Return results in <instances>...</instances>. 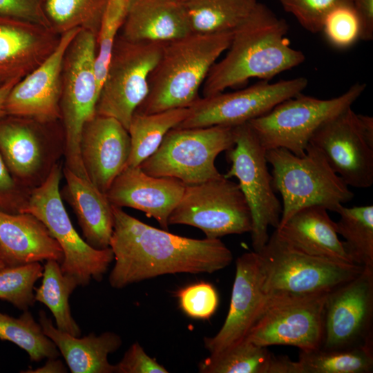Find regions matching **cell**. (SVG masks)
Here are the masks:
<instances>
[{"label": "cell", "mask_w": 373, "mask_h": 373, "mask_svg": "<svg viewBox=\"0 0 373 373\" xmlns=\"http://www.w3.org/2000/svg\"><path fill=\"white\" fill-rule=\"evenodd\" d=\"M268 373H301L297 361H291L287 356L273 355Z\"/></svg>", "instance_id": "45"}, {"label": "cell", "mask_w": 373, "mask_h": 373, "mask_svg": "<svg viewBox=\"0 0 373 373\" xmlns=\"http://www.w3.org/2000/svg\"><path fill=\"white\" fill-rule=\"evenodd\" d=\"M275 231L289 245L303 253L354 264L338 238L336 222L322 206H310L297 211Z\"/></svg>", "instance_id": "24"}, {"label": "cell", "mask_w": 373, "mask_h": 373, "mask_svg": "<svg viewBox=\"0 0 373 373\" xmlns=\"http://www.w3.org/2000/svg\"><path fill=\"white\" fill-rule=\"evenodd\" d=\"M41 284L35 287V299L45 305L52 314L56 327L75 336L82 330L72 316L69 298L79 286L72 276L63 273L61 264L55 260H46L44 265Z\"/></svg>", "instance_id": "30"}, {"label": "cell", "mask_w": 373, "mask_h": 373, "mask_svg": "<svg viewBox=\"0 0 373 373\" xmlns=\"http://www.w3.org/2000/svg\"><path fill=\"white\" fill-rule=\"evenodd\" d=\"M40 262L6 266L0 269V299L23 312L35 304V284L42 277Z\"/></svg>", "instance_id": "36"}, {"label": "cell", "mask_w": 373, "mask_h": 373, "mask_svg": "<svg viewBox=\"0 0 373 373\" xmlns=\"http://www.w3.org/2000/svg\"><path fill=\"white\" fill-rule=\"evenodd\" d=\"M182 310L196 319H209L216 312L218 296L212 285L205 282L180 289L176 294Z\"/></svg>", "instance_id": "40"}, {"label": "cell", "mask_w": 373, "mask_h": 373, "mask_svg": "<svg viewBox=\"0 0 373 373\" xmlns=\"http://www.w3.org/2000/svg\"><path fill=\"white\" fill-rule=\"evenodd\" d=\"M234 143V126L173 128L140 166L153 176L175 178L185 185L199 184L222 175L216 159Z\"/></svg>", "instance_id": "8"}, {"label": "cell", "mask_w": 373, "mask_h": 373, "mask_svg": "<svg viewBox=\"0 0 373 373\" xmlns=\"http://www.w3.org/2000/svg\"><path fill=\"white\" fill-rule=\"evenodd\" d=\"M60 38L51 28L0 16V84L28 75L55 50Z\"/></svg>", "instance_id": "22"}, {"label": "cell", "mask_w": 373, "mask_h": 373, "mask_svg": "<svg viewBox=\"0 0 373 373\" xmlns=\"http://www.w3.org/2000/svg\"><path fill=\"white\" fill-rule=\"evenodd\" d=\"M0 340L15 343L35 362L58 358L60 354L28 309L18 318L0 312Z\"/></svg>", "instance_id": "33"}, {"label": "cell", "mask_w": 373, "mask_h": 373, "mask_svg": "<svg viewBox=\"0 0 373 373\" xmlns=\"http://www.w3.org/2000/svg\"><path fill=\"white\" fill-rule=\"evenodd\" d=\"M67 368L63 361L57 358H48L45 364L39 367L21 371L23 373H66Z\"/></svg>", "instance_id": "46"}, {"label": "cell", "mask_w": 373, "mask_h": 373, "mask_svg": "<svg viewBox=\"0 0 373 373\" xmlns=\"http://www.w3.org/2000/svg\"><path fill=\"white\" fill-rule=\"evenodd\" d=\"M189 113V108H178L152 114L135 113L128 128L131 150L126 166H140L153 155L166 134L180 124Z\"/></svg>", "instance_id": "29"}, {"label": "cell", "mask_w": 373, "mask_h": 373, "mask_svg": "<svg viewBox=\"0 0 373 373\" xmlns=\"http://www.w3.org/2000/svg\"><path fill=\"white\" fill-rule=\"evenodd\" d=\"M169 224H186L202 230L207 238L250 233L252 218L238 185L224 175L186 185L169 218Z\"/></svg>", "instance_id": "12"}, {"label": "cell", "mask_w": 373, "mask_h": 373, "mask_svg": "<svg viewBox=\"0 0 373 373\" xmlns=\"http://www.w3.org/2000/svg\"><path fill=\"white\" fill-rule=\"evenodd\" d=\"M1 84H0V86H1Z\"/></svg>", "instance_id": "52"}, {"label": "cell", "mask_w": 373, "mask_h": 373, "mask_svg": "<svg viewBox=\"0 0 373 373\" xmlns=\"http://www.w3.org/2000/svg\"><path fill=\"white\" fill-rule=\"evenodd\" d=\"M115 373H167L169 371L150 357L138 342L133 343L115 365Z\"/></svg>", "instance_id": "43"}, {"label": "cell", "mask_w": 373, "mask_h": 373, "mask_svg": "<svg viewBox=\"0 0 373 373\" xmlns=\"http://www.w3.org/2000/svg\"><path fill=\"white\" fill-rule=\"evenodd\" d=\"M373 347V268L330 290L323 314V350Z\"/></svg>", "instance_id": "15"}, {"label": "cell", "mask_w": 373, "mask_h": 373, "mask_svg": "<svg viewBox=\"0 0 373 373\" xmlns=\"http://www.w3.org/2000/svg\"><path fill=\"white\" fill-rule=\"evenodd\" d=\"M132 0H109L96 37L95 71L100 91L111 50L127 17Z\"/></svg>", "instance_id": "37"}, {"label": "cell", "mask_w": 373, "mask_h": 373, "mask_svg": "<svg viewBox=\"0 0 373 373\" xmlns=\"http://www.w3.org/2000/svg\"><path fill=\"white\" fill-rule=\"evenodd\" d=\"M267 347L246 339L201 361L202 373H268L273 357Z\"/></svg>", "instance_id": "35"}, {"label": "cell", "mask_w": 373, "mask_h": 373, "mask_svg": "<svg viewBox=\"0 0 373 373\" xmlns=\"http://www.w3.org/2000/svg\"><path fill=\"white\" fill-rule=\"evenodd\" d=\"M180 1H182V0H180Z\"/></svg>", "instance_id": "51"}, {"label": "cell", "mask_w": 373, "mask_h": 373, "mask_svg": "<svg viewBox=\"0 0 373 373\" xmlns=\"http://www.w3.org/2000/svg\"><path fill=\"white\" fill-rule=\"evenodd\" d=\"M96 50V36L80 29L64 55L60 101L65 166L77 175L88 180L79 143L84 126L96 115L99 94L95 71Z\"/></svg>", "instance_id": "6"}, {"label": "cell", "mask_w": 373, "mask_h": 373, "mask_svg": "<svg viewBox=\"0 0 373 373\" xmlns=\"http://www.w3.org/2000/svg\"><path fill=\"white\" fill-rule=\"evenodd\" d=\"M365 88V84L356 83L342 95L328 99L301 93L248 123L265 150L283 148L301 156L315 132L328 120L351 107Z\"/></svg>", "instance_id": "9"}, {"label": "cell", "mask_w": 373, "mask_h": 373, "mask_svg": "<svg viewBox=\"0 0 373 373\" xmlns=\"http://www.w3.org/2000/svg\"><path fill=\"white\" fill-rule=\"evenodd\" d=\"M109 247L115 265L108 282L115 289L165 274L213 273L229 266L231 250L220 238L195 239L147 224L112 205Z\"/></svg>", "instance_id": "1"}, {"label": "cell", "mask_w": 373, "mask_h": 373, "mask_svg": "<svg viewBox=\"0 0 373 373\" xmlns=\"http://www.w3.org/2000/svg\"><path fill=\"white\" fill-rule=\"evenodd\" d=\"M46 0H0V16L32 22L51 28L45 12Z\"/></svg>", "instance_id": "42"}, {"label": "cell", "mask_w": 373, "mask_h": 373, "mask_svg": "<svg viewBox=\"0 0 373 373\" xmlns=\"http://www.w3.org/2000/svg\"><path fill=\"white\" fill-rule=\"evenodd\" d=\"M61 178V166L58 162L46 179L30 190L21 213L32 214L46 225L62 249L61 271L73 277L79 285L86 286L91 280H102L114 256L110 247L93 248L77 232L62 202Z\"/></svg>", "instance_id": "7"}, {"label": "cell", "mask_w": 373, "mask_h": 373, "mask_svg": "<svg viewBox=\"0 0 373 373\" xmlns=\"http://www.w3.org/2000/svg\"><path fill=\"white\" fill-rule=\"evenodd\" d=\"M6 266H8L7 262L4 259V258L0 255V269L3 268Z\"/></svg>", "instance_id": "49"}, {"label": "cell", "mask_w": 373, "mask_h": 373, "mask_svg": "<svg viewBox=\"0 0 373 373\" xmlns=\"http://www.w3.org/2000/svg\"><path fill=\"white\" fill-rule=\"evenodd\" d=\"M284 10L295 17L307 31H322L328 13L336 6L352 3V0H279Z\"/></svg>", "instance_id": "39"}, {"label": "cell", "mask_w": 373, "mask_h": 373, "mask_svg": "<svg viewBox=\"0 0 373 373\" xmlns=\"http://www.w3.org/2000/svg\"><path fill=\"white\" fill-rule=\"evenodd\" d=\"M322 31L329 42L338 48H347L360 39L361 24L352 3L341 4L326 16Z\"/></svg>", "instance_id": "38"}, {"label": "cell", "mask_w": 373, "mask_h": 373, "mask_svg": "<svg viewBox=\"0 0 373 373\" xmlns=\"http://www.w3.org/2000/svg\"><path fill=\"white\" fill-rule=\"evenodd\" d=\"M64 192L71 205L84 239L98 249L109 247L113 229L112 204L90 180L81 178L64 166Z\"/></svg>", "instance_id": "27"}, {"label": "cell", "mask_w": 373, "mask_h": 373, "mask_svg": "<svg viewBox=\"0 0 373 373\" xmlns=\"http://www.w3.org/2000/svg\"><path fill=\"white\" fill-rule=\"evenodd\" d=\"M80 29L74 28L61 34L57 48L49 57L12 87L5 104L6 115L44 124L61 119L64 58L68 46Z\"/></svg>", "instance_id": "18"}, {"label": "cell", "mask_w": 373, "mask_h": 373, "mask_svg": "<svg viewBox=\"0 0 373 373\" xmlns=\"http://www.w3.org/2000/svg\"><path fill=\"white\" fill-rule=\"evenodd\" d=\"M267 300L257 253H244L236 261L235 279L224 323L215 336L204 338V347L210 354L245 340L263 312Z\"/></svg>", "instance_id": "19"}, {"label": "cell", "mask_w": 373, "mask_h": 373, "mask_svg": "<svg viewBox=\"0 0 373 373\" xmlns=\"http://www.w3.org/2000/svg\"><path fill=\"white\" fill-rule=\"evenodd\" d=\"M44 124L11 115L0 118V155L15 180L30 190L46 179L64 155V140L43 132Z\"/></svg>", "instance_id": "16"}, {"label": "cell", "mask_w": 373, "mask_h": 373, "mask_svg": "<svg viewBox=\"0 0 373 373\" xmlns=\"http://www.w3.org/2000/svg\"><path fill=\"white\" fill-rule=\"evenodd\" d=\"M0 255L2 256L4 258L3 254V253H2V251H1V248H0ZM4 259H5V258H4ZM5 260H6V259H5ZM8 266H9V265H8Z\"/></svg>", "instance_id": "50"}, {"label": "cell", "mask_w": 373, "mask_h": 373, "mask_svg": "<svg viewBox=\"0 0 373 373\" xmlns=\"http://www.w3.org/2000/svg\"><path fill=\"white\" fill-rule=\"evenodd\" d=\"M19 81L13 79L0 86V118L6 115L5 113V104L7 97L12 87Z\"/></svg>", "instance_id": "48"}, {"label": "cell", "mask_w": 373, "mask_h": 373, "mask_svg": "<svg viewBox=\"0 0 373 373\" xmlns=\"http://www.w3.org/2000/svg\"><path fill=\"white\" fill-rule=\"evenodd\" d=\"M328 292L267 296L263 312L245 339L264 347L291 345L301 351L320 348Z\"/></svg>", "instance_id": "13"}, {"label": "cell", "mask_w": 373, "mask_h": 373, "mask_svg": "<svg viewBox=\"0 0 373 373\" xmlns=\"http://www.w3.org/2000/svg\"><path fill=\"white\" fill-rule=\"evenodd\" d=\"M30 192V189L15 180L0 155V211L9 213H21Z\"/></svg>", "instance_id": "41"}, {"label": "cell", "mask_w": 373, "mask_h": 373, "mask_svg": "<svg viewBox=\"0 0 373 373\" xmlns=\"http://www.w3.org/2000/svg\"><path fill=\"white\" fill-rule=\"evenodd\" d=\"M336 231L345 238V249L353 262L373 268V206H341Z\"/></svg>", "instance_id": "31"}, {"label": "cell", "mask_w": 373, "mask_h": 373, "mask_svg": "<svg viewBox=\"0 0 373 373\" xmlns=\"http://www.w3.org/2000/svg\"><path fill=\"white\" fill-rule=\"evenodd\" d=\"M233 31L190 33L164 42L160 57L149 77V93L135 113L152 114L189 108L221 54L227 50Z\"/></svg>", "instance_id": "3"}, {"label": "cell", "mask_w": 373, "mask_h": 373, "mask_svg": "<svg viewBox=\"0 0 373 373\" xmlns=\"http://www.w3.org/2000/svg\"><path fill=\"white\" fill-rule=\"evenodd\" d=\"M191 33L180 0H132L119 35L135 41L167 42Z\"/></svg>", "instance_id": "25"}, {"label": "cell", "mask_w": 373, "mask_h": 373, "mask_svg": "<svg viewBox=\"0 0 373 373\" xmlns=\"http://www.w3.org/2000/svg\"><path fill=\"white\" fill-rule=\"evenodd\" d=\"M185 186L175 178L149 175L140 166H126L113 180L106 196L112 205L142 211L167 230L169 216Z\"/></svg>", "instance_id": "21"}, {"label": "cell", "mask_w": 373, "mask_h": 373, "mask_svg": "<svg viewBox=\"0 0 373 373\" xmlns=\"http://www.w3.org/2000/svg\"><path fill=\"white\" fill-rule=\"evenodd\" d=\"M39 323L44 333L56 345L71 373H115V365L108 356L122 345L121 337L113 332L99 335L94 332L75 336L54 326L46 312H39Z\"/></svg>", "instance_id": "26"}, {"label": "cell", "mask_w": 373, "mask_h": 373, "mask_svg": "<svg viewBox=\"0 0 373 373\" xmlns=\"http://www.w3.org/2000/svg\"><path fill=\"white\" fill-rule=\"evenodd\" d=\"M357 118L363 137L367 143L373 146V117L366 115L357 114Z\"/></svg>", "instance_id": "47"}, {"label": "cell", "mask_w": 373, "mask_h": 373, "mask_svg": "<svg viewBox=\"0 0 373 373\" xmlns=\"http://www.w3.org/2000/svg\"><path fill=\"white\" fill-rule=\"evenodd\" d=\"M79 148L89 180L106 194L127 164L131 150L128 130L115 118L96 114L84 126Z\"/></svg>", "instance_id": "20"}, {"label": "cell", "mask_w": 373, "mask_h": 373, "mask_svg": "<svg viewBox=\"0 0 373 373\" xmlns=\"http://www.w3.org/2000/svg\"><path fill=\"white\" fill-rule=\"evenodd\" d=\"M288 30L283 19L258 2L233 31L225 56L210 69L202 86V97L224 92L251 78L268 81L302 64L305 56L290 46Z\"/></svg>", "instance_id": "2"}, {"label": "cell", "mask_w": 373, "mask_h": 373, "mask_svg": "<svg viewBox=\"0 0 373 373\" xmlns=\"http://www.w3.org/2000/svg\"><path fill=\"white\" fill-rule=\"evenodd\" d=\"M309 143L321 151L348 186L366 189L373 184V146L363 137L351 107L323 124Z\"/></svg>", "instance_id": "17"}, {"label": "cell", "mask_w": 373, "mask_h": 373, "mask_svg": "<svg viewBox=\"0 0 373 373\" xmlns=\"http://www.w3.org/2000/svg\"><path fill=\"white\" fill-rule=\"evenodd\" d=\"M265 156L272 166L273 189L282 197L279 225L303 208L318 205L336 212L354 198L321 151L310 143L301 156L283 148L266 150Z\"/></svg>", "instance_id": "4"}, {"label": "cell", "mask_w": 373, "mask_h": 373, "mask_svg": "<svg viewBox=\"0 0 373 373\" xmlns=\"http://www.w3.org/2000/svg\"><path fill=\"white\" fill-rule=\"evenodd\" d=\"M361 24L360 39L370 41L373 38V0H352Z\"/></svg>", "instance_id": "44"}, {"label": "cell", "mask_w": 373, "mask_h": 373, "mask_svg": "<svg viewBox=\"0 0 373 373\" xmlns=\"http://www.w3.org/2000/svg\"><path fill=\"white\" fill-rule=\"evenodd\" d=\"M267 296H302L329 291L363 269L303 253L286 242L274 231L256 252Z\"/></svg>", "instance_id": "5"}, {"label": "cell", "mask_w": 373, "mask_h": 373, "mask_svg": "<svg viewBox=\"0 0 373 373\" xmlns=\"http://www.w3.org/2000/svg\"><path fill=\"white\" fill-rule=\"evenodd\" d=\"M307 79L300 77L269 83L262 80L231 93L200 97L175 128L236 126L260 117L285 99L301 93Z\"/></svg>", "instance_id": "14"}, {"label": "cell", "mask_w": 373, "mask_h": 373, "mask_svg": "<svg viewBox=\"0 0 373 373\" xmlns=\"http://www.w3.org/2000/svg\"><path fill=\"white\" fill-rule=\"evenodd\" d=\"M0 248L9 266L63 260L62 249L46 225L26 212L0 211Z\"/></svg>", "instance_id": "23"}, {"label": "cell", "mask_w": 373, "mask_h": 373, "mask_svg": "<svg viewBox=\"0 0 373 373\" xmlns=\"http://www.w3.org/2000/svg\"><path fill=\"white\" fill-rule=\"evenodd\" d=\"M298 362L301 373H370L373 347L300 350Z\"/></svg>", "instance_id": "32"}, {"label": "cell", "mask_w": 373, "mask_h": 373, "mask_svg": "<svg viewBox=\"0 0 373 373\" xmlns=\"http://www.w3.org/2000/svg\"><path fill=\"white\" fill-rule=\"evenodd\" d=\"M164 42L135 41L116 37L100 88L96 114L115 118L127 130L149 93V77Z\"/></svg>", "instance_id": "10"}, {"label": "cell", "mask_w": 373, "mask_h": 373, "mask_svg": "<svg viewBox=\"0 0 373 373\" xmlns=\"http://www.w3.org/2000/svg\"><path fill=\"white\" fill-rule=\"evenodd\" d=\"M192 33L233 31L251 12L256 0H182Z\"/></svg>", "instance_id": "28"}, {"label": "cell", "mask_w": 373, "mask_h": 373, "mask_svg": "<svg viewBox=\"0 0 373 373\" xmlns=\"http://www.w3.org/2000/svg\"><path fill=\"white\" fill-rule=\"evenodd\" d=\"M234 142L226 151L231 167L224 175L239 181L251 213V245L258 252L268 241L269 227H278L282 204L272 186L266 150L248 122L234 126Z\"/></svg>", "instance_id": "11"}, {"label": "cell", "mask_w": 373, "mask_h": 373, "mask_svg": "<svg viewBox=\"0 0 373 373\" xmlns=\"http://www.w3.org/2000/svg\"><path fill=\"white\" fill-rule=\"evenodd\" d=\"M109 0H46L44 9L52 29L61 35L81 28L97 35Z\"/></svg>", "instance_id": "34"}]
</instances>
